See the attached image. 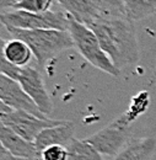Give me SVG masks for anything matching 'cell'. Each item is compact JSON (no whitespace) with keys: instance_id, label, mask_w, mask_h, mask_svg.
<instances>
[{"instance_id":"cell-1","label":"cell","mask_w":156,"mask_h":160,"mask_svg":"<svg viewBox=\"0 0 156 160\" xmlns=\"http://www.w3.org/2000/svg\"><path fill=\"white\" fill-rule=\"evenodd\" d=\"M100 44L118 70L139 60L137 31L132 21L119 16L103 15L90 23Z\"/></svg>"},{"instance_id":"cell-2","label":"cell","mask_w":156,"mask_h":160,"mask_svg":"<svg viewBox=\"0 0 156 160\" xmlns=\"http://www.w3.org/2000/svg\"><path fill=\"white\" fill-rule=\"evenodd\" d=\"M12 38L26 42L31 48L39 67H44L48 60L58 57L60 53L75 48L69 31L60 30H21L6 27Z\"/></svg>"},{"instance_id":"cell-3","label":"cell","mask_w":156,"mask_h":160,"mask_svg":"<svg viewBox=\"0 0 156 160\" xmlns=\"http://www.w3.org/2000/svg\"><path fill=\"white\" fill-rule=\"evenodd\" d=\"M68 16H69L68 31L74 41V47L76 48V51L95 68L112 77H118L120 70H118L115 67L112 60L108 58V56L102 49L96 33L86 25L80 23L79 21L73 19L70 15Z\"/></svg>"},{"instance_id":"cell-4","label":"cell","mask_w":156,"mask_h":160,"mask_svg":"<svg viewBox=\"0 0 156 160\" xmlns=\"http://www.w3.org/2000/svg\"><path fill=\"white\" fill-rule=\"evenodd\" d=\"M5 27H15L21 30H69V16L60 11L27 12L21 10L4 11L0 16Z\"/></svg>"},{"instance_id":"cell-5","label":"cell","mask_w":156,"mask_h":160,"mask_svg":"<svg viewBox=\"0 0 156 160\" xmlns=\"http://www.w3.org/2000/svg\"><path fill=\"white\" fill-rule=\"evenodd\" d=\"M130 124L132 122L122 113L108 126L85 139L101 155L115 158L130 140Z\"/></svg>"},{"instance_id":"cell-6","label":"cell","mask_w":156,"mask_h":160,"mask_svg":"<svg viewBox=\"0 0 156 160\" xmlns=\"http://www.w3.org/2000/svg\"><path fill=\"white\" fill-rule=\"evenodd\" d=\"M1 123L9 128H11L14 132H16L23 139L35 143L36 138L39 133L49 127H54L65 123L66 121L59 120H42L37 116H33L25 111H12L7 115H0Z\"/></svg>"},{"instance_id":"cell-7","label":"cell","mask_w":156,"mask_h":160,"mask_svg":"<svg viewBox=\"0 0 156 160\" xmlns=\"http://www.w3.org/2000/svg\"><path fill=\"white\" fill-rule=\"evenodd\" d=\"M0 100L15 111H25L42 120H49V117L39 110L36 102L23 90L19 81L2 74H0Z\"/></svg>"},{"instance_id":"cell-8","label":"cell","mask_w":156,"mask_h":160,"mask_svg":"<svg viewBox=\"0 0 156 160\" xmlns=\"http://www.w3.org/2000/svg\"><path fill=\"white\" fill-rule=\"evenodd\" d=\"M19 82L28 96L36 102L39 110L44 115H49L53 111V103L49 98V94L44 86V81L38 70L33 67H25L20 77Z\"/></svg>"},{"instance_id":"cell-9","label":"cell","mask_w":156,"mask_h":160,"mask_svg":"<svg viewBox=\"0 0 156 160\" xmlns=\"http://www.w3.org/2000/svg\"><path fill=\"white\" fill-rule=\"evenodd\" d=\"M60 4L68 15L89 26L94 21L106 15L105 6L101 0H54Z\"/></svg>"},{"instance_id":"cell-10","label":"cell","mask_w":156,"mask_h":160,"mask_svg":"<svg viewBox=\"0 0 156 160\" xmlns=\"http://www.w3.org/2000/svg\"><path fill=\"white\" fill-rule=\"evenodd\" d=\"M74 124L66 121L63 124L49 127L39 133V136L35 140L37 157L48 147L52 145H65L68 147L71 140L74 139ZM36 157V158H37Z\"/></svg>"},{"instance_id":"cell-11","label":"cell","mask_w":156,"mask_h":160,"mask_svg":"<svg viewBox=\"0 0 156 160\" xmlns=\"http://www.w3.org/2000/svg\"><path fill=\"white\" fill-rule=\"evenodd\" d=\"M0 142L1 147H4L14 157L36 160L37 150L35 143L23 139L16 132L2 123L0 126Z\"/></svg>"},{"instance_id":"cell-12","label":"cell","mask_w":156,"mask_h":160,"mask_svg":"<svg viewBox=\"0 0 156 160\" xmlns=\"http://www.w3.org/2000/svg\"><path fill=\"white\" fill-rule=\"evenodd\" d=\"M156 152V138H130L113 160H151Z\"/></svg>"},{"instance_id":"cell-13","label":"cell","mask_w":156,"mask_h":160,"mask_svg":"<svg viewBox=\"0 0 156 160\" xmlns=\"http://www.w3.org/2000/svg\"><path fill=\"white\" fill-rule=\"evenodd\" d=\"M2 49L1 54L12 64H16L19 67H27L31 57L33 56L31 48L26 42L19 38H12L9 41H1Z\"/></svg>"},{"instance_id":"cell-14","label":"cell","mask_w":156,"mask_h":160,"mask_svg":"<svg viewBox=\"0 0 156 160\" xmlns=\"http://www.w3.org/2000/svg\"><path fill=\"white\" fill-rule=\"evenodd\" d=\"M156 12V0H127L124 8L125 19L134 22Z\"/></svg>"},{"instance_id":"cell-15","label":"cell","mask_w":156,"mask_h":160,"mask_svg":"<svg viewBox=\"0 0 156 160\" xmlns=\"http://www.w3.org/2000/svg\"><path fill=\"white\" fill-rule=\"evenodd\" d=\"M69 160H103L102 155L86 139H74L68 145Z\"/></svg>"},{"instance_id":"cell-16","label":"cell","mask_w":156,"mask_h":160,"mask_svg":"<svg viewBox=\"0 0 156 160\" xmlns=\"http://www.w3.org/2000/svg\"><path fill=\"white\" fill-rule=\"evenodd\" d=\"M149 103H150V95H149V92L148 91H140L139 94H137L132 99L128 110L125 112H123V113L125 115V117L128 120L133 123L140 115H143L149 108Z\"/></svg>"},{"instance_id":"cell-17","label":"cell","mask_w":156,"mask_h":160,"mask_svg":"<svg viewBox=\"0 0 156 160\" xmlns=\"http://www.w3.org/2000/svg\"><path fill=\"white\" fill-rule=\"evenodd\" d=\"M54 0H21L10 10H21L27 12H46L51 10Z\"/></svg>"},{"instance_id":"cell-18","label":"cell","mask_w":156,"mask_h":160,"mask_svg":"<svg viewBox=\"0 0 156 160\" xmlns=\"http://www.w3.org/2000/svg\"><path fill=\"white\" fill-rule=\"evenodd\" d=\"M36 160H69V150L65 145H52L46 148Z\"/></svg>"},{"instance_id":"cell-19","label":"cell","mask_w":156,"mask_h":160,"mask_svg":"<svg viewBox=\"0 0 156 160\" xmlns=\"http://www.w3.org/2000/svg\"><path fill=\"white\" fill-rule=\"evenodd\" d=\"M23 68L16 65V64H12L11 62H9L1 54V58H0V72H1L2 75H5V77H7V78H10V79L12 80L19 81Z\"/></svg>"},{"instance_id":"cell-20","label":"cell","mask_w":156,"mask_h":160,"mask_svg":"<svg viewBox=\"0 0 156 160\" xmlns=\"http://www.w3.org/2000/svg\"><path fill=\"white\" fill-rule=\"evenodd\" d=\"M101 1L105 6L106 15L125 18L124 16V8H125L127 0H101Z\"/></svg>"},{"instance_id":"cell-21","label":"cell","mask_w":156,"mask_h":160,"mask_svg":"<svg viewBox=\"0 0 156 160\" xmlns=\"http://www.w3.org/2000/svg\"><path fill=\"white\" fill-rule=\"evenodd\" d=\"M0 160H32V159H25V158L14 157V155L10 154L4 147H1V149H0Z\"/></svg>"},{"instance_id":"cell-22","label":"cell","mask_w":156,"mask_h":160,"mask_svg":"<svg viewBox=\"0 0 156 160\" xmlns=\"http://www.w3.org/2000/svg\"><path fill=\"white\" fill-rule=\"evenodd\" d=\"M19 1L21 0H0V5H1V9L5 10V9H12Z\"/></svg>"},{"instance_id":"cell-23","label":"cell","mask_w":156,"mask_h":160,"mask_svg":"<svg viewBox=\"0 0 156 160\" xmlns=\"http://www.w3.org/2000/svg\"><path fill=\"white\" fill-rule=\"evenodd\" d=\"M155 73H156V72H155Z\"/></svg>"}]
</instances>
